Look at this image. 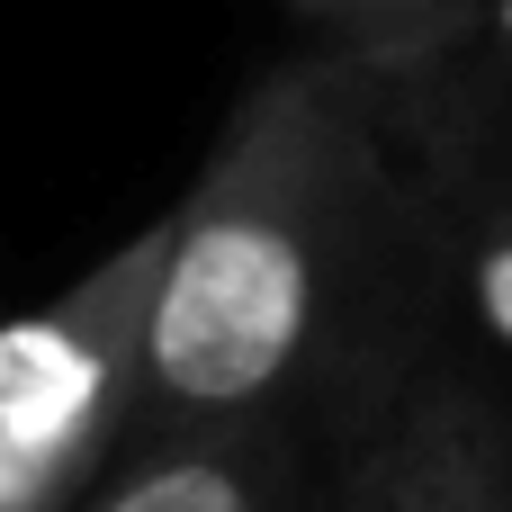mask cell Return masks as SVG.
I'll return each mask as SVG.
<instances>
[{"label": "cell", "mask_w": 512, "mask_h": 512, "mask_svg": "<svg viewBox=\"0 0 512 512\" xmlns=\"http://www.w3.org/2000/svg\"><path fill=\"white\" fill-rule=\"evenodd\" d=\"M288 9L324 54L360 63L378 90H414L459 45L486 36V0H288Z\"/></svg>", "instance_id": "obj_5"}, {"label": "cell", "mask_w": 512, "mask_h": 512, "mask_svg": "<svg viewBox=\"0 0 512 512\" xmlns=\"http://www.w3.org/2000/svg\"><path fill=\"white\" fill-rule=\"evenodd\" d=\"M162 216L99 252L72 288L0 324V512H72L117 432L144 414V315Z\"/></svg>", "instance_id": "obj_2"}, {"label": "cell", "mask_w": 512, "mask_h": 512, "mask_svg": "<svg viewBox=\"0 0 512 512\" xmlns=\"http://www.w3.org/2000/svg\"><path fill=\"white\" fill-rule=\"evenodd\" d=\"M279 495H288L279 414H198V423H144L135 468L90 512H279Z\"/></svg>", "instance_id": "obj_4"}, {"label": "cell", "mask_w": 512, "mask_h": 512, "mask_svg": "<svg viewBox=\"0 0 512 512\" xmlns=\"http://www.w3.org/2000/svg\"><path fill=\"white\" fill-rule=\"evenodd\" d=\"M477 315L512 351V198H504V216H495V234H486V252H477Z\"/></svg>", "instance_id": "obj_6"}, {"label": "cell", "mask_w": 512, "mask_h": 512, "mask_svg": "<svg viewBox=\"0 0 512 512\" xmlns=\"http://www.w3.org/2000/svg\"><path fill=\"white\" fill-rule=\"evenodd\" d=\"M351 512H512V405L468 369L423 378L369 450Z\"/></svg>", "instance_id": "obj_3"}, {"label": "cell", "mask_w": 512, "mask_h": 512, "mask_svg": "<svg viewBox=\"0 0 512 512\" xmlns=\"http://www.w3.org/2000/svg\"><path fill=\"white\" fill-rule=\"evenodd\" d=\"M378 81L324 45L270 63L216 126L144 315V423L279 414L378 216Z\"/></svg>", "instance_id": "obj_1"}, {"label": "cell", "mask_w": 512, "mask_h": 512, "mask_svg": "<svg viewBox=\"0 0 512 512\" xmlns=\"http://www.w3.org/2000/svg\"><path fill=\"white\" fill-rule=\"evenodd\" d=\"M486 36H495V45L512 54V0H486Z\"/></svg>", "instance_id": "obj_7"}]
</instances>
